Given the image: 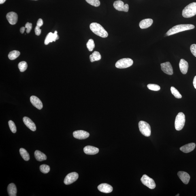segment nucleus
<instances>
[{
  "mask_svg": "<svg viewBox=\"0 0 196 196\" xmlns=\"http://www.w3.org/2000/svg\"><path fill=\"white\" fill-rule=\"evenodd\" d=\"M195 26L191 24H180L174 26L170 29L166 33V35L169 36L180 32L187 31L194 29Z\"/></svg>",
  "mask_w": 196,
  "mask_h": 196,
  "instance_id": "obj_1",
  "label": "nucleus"
},
{
  "mask_svg": "<svg viewBox=\"0 0 196 196\" xmlns=\"http://www.w3.org/2000/svg\"><path fill=\"white\" fill-rule=\"evenodd\" d=\"M90 29L92 32L99 36L105 38L108 37V34L100 24L97 23H92L90 25Z\"/></svg>",
  "mask_w": 196,
  "mask_h": 196,
  "instance_id": "obj_2",
  "label": "nucleus"
},
{
  "mask_svg": "<svg viewBox=\"0 0 196 196\" xmlns=\"http://www.w3.org/2000/svg\"><path fill=\"white\" fill-rule=\"evenodd\" d=\"M182 16L185 18H190L196 15V2L190 4L182 11Z\"/></svg>",
  "mask_w": 196,
  "mask_h": 196,
  "instance_id": "obj_3",
  "label": "nucleus"
},
{
  "mask_svg": "<svg viewBox=\"0 0 196 196\" xmlns=\"http://www.w3.org/2000/svg\"><path fill=\"white\" fill-rule=\"evenodd\" d=\"M186 121L185 116L182 112L177 115L175 121V127L177 131H180L184 128Z\"/></svg>",
  "mask_w": 196,
  "mask_h": 196,
  "instance_id": "obj_4",
  "label": "nucleus"
},
{
  "mask_svg": "<svg viewBox=\"0 0 196 196\" xmlns=\"http://www.w3.org/2000/svg\"><path fill=\"white\" fill-rule=\"evenodd\" d=\"M139 128L141 134L146 137L150 136L151 133L150 126L146 122L141 121L138 124Z\"/></svg>",
  "mask_w": 196,
  "mask_h": 196,
  "instance_id": "obj_5",
  "label": "nucleus"
},
{
  "mask_svg": "<svg viewBox=\"0 0 196 196\" xmlns=\"http://www.w3.org/2000/svg\"><path fill=\"white\" fill-rule=\"evenodd\" d=\"M133 61L130 58H124L116 62V67L118 68L124 69L129 67L133 65Z\"/></svg>",
  "mask_w": 196,
  "mask_h": 196,
  "instance_id": "obj_6",
  "label": "nucleus"
},
{
  "mask_svg": "<svg viewBox=\"0 0 196 196\" xmlns=\"http://www.w3.org/2000/svg\"><path fill=\"white\" fill-rule=\"evenodd\" d=\"M141 180L144 185L147 186L150 189H153L156 187V184L154 180L146 175H143L141 178Z\"/></svg>",
  "mask_w": 196,
  "mask_h": 196,
  "instance_id": "obj_7",
  "label": "nucleus"
},
{
  "mask_svg": "<svg viewBox=\"0 0 196 196\" xmlns=\"http://www.w3.org/2000/svg\"><path fill=\"white\" fill-rule=\"evenodd\" d=\"M78 177L79 174L76 172L69 173L65 177L64 180V183L66 185H69L72 184L78 180Z\"/></svg>",
  "mask_w": 196,
  "mask_h": 196,
  "instance_id": "obj_8",
  "label": "nucleus"
},
{
  "mask_svg": "<svg viewBox=\"0 0 196 196\" xmlns=\"http://www.w3.org/2000/svg\"><path fill=\"white\" fill-rule=\"evenodd\" d=\"M114 8L119 11L128 12L129 11V6L127 4L124 5L123 2L121 1H117L114 4Z\"/></svg>",
  "mask_w": 196,
  "mask_h": 196,
  "instance_id": "obj_9",
  "label": "nucleus"
},
{
  "mask_svg": "<svg viewBox=\"0 0 196 196\" xmlns=\"http://www.w3.org/2000/svg\"><path fill=\"white\" fill-rule=\"evenodd\" d=\"M162 70L166 74L171 75L173 74V70L172 65L169 62L161 64Z\"/></svg>",
  "mask_w": 196,
  "mask_h": 196,
  "instance_id": "obj_10",
  "label": "nucleus"
},
{
  "mask_svg": "<svg viewBox=\"0 0 196 196\" xmlns=\"http://www.w3.org/2000/svg\"><path fill=\"white\" fill-rule=\"evenodd\" d=\"M73 136L76 139H84L88 138L89 137V134L87 131L79 130L73 132Z\"/></svg>",
  "mask_w": 196,
  "mask_h": 196,
  "instance_id": "obj_11",
  "label": "nucleus"
},
{
  "mask_svg": "<svg viewBox=\"0 0 196 196\" xmlns=\"http://www.w3.org/2000/svg\"><path fill=\"white\" fill-rule=\"evenodd\" d=\"M58 32L55 31L54 33H50L47 35L44 41L45 45H48L50 43H52L53 41H55L59 39V35H58Z\"/></svg>",
  "mask_w": 196,
  "mask_h": 196,
  "instance_id": "obj_12",
  "label": "nucleus"
},
{
  "mask_svg": "<svg viewBox=\"0 0 196 196\" xmlns=\"http://www.w3.org/2000/svg\"><path fill=\"white\" fill-rule=\"evenodd\" d=\"M6 18L9 23L11 25H14L18 22V16L16 13L11 12L7 13Z\"/></svg>",
  "mask_w": 196,
  "mask_h": 196,
  "instance_id": "obj_13",
  "label": "nucleus"
},
{
  "mask_svg": "<svg viewBox=\"0 0 196 196\" xmlns=\"http://www.w3.org/2000/svg\"><path fill=\"white\" fill-rule=\"evenodd\" d=\"M97 188L99 191L105 193H111L113 190L112 187L107 184H100Z\"/></svg>",
  "mask_w": 196,
  "mask_h": 196,
  "instance_id": "obj_14",
  "label": "nucleus"
},
{
  "mask_svg": "<svg viewBox=\"0 0 196 196\" xmlns=\"http://www.w3.org/2000/svg\"><path fill=\"white\" fill-rule=\"evenodd\" d=\"M30 101L34 106L39 110L43 108V103L38 97L34 96H32L30 97Z\"/></svg>",
  "mask_w": 196,
  "mask_h": 196,
  "instance_id": "obj_15",
  "label": "nucleus"
},
{
  "mask_svg": "<svg viewBox=\"0 0 196 196\" xmlns=\"http://www.w3.org/2000/svg\"><path fill=\"white\" fill-rule=\"evenodd\" d=\"M99 151L98 148L91 146H86L84 148V152L88 155H95L99 152Z\"/></svg>",
  "mask_w": 196,
  "mask_h": 196,
  "instance_id": "obj_16",
  "label": "nucleus"
},
{
  "mask_svg": "<svg viewBox=\"0 0 196 196\" xmlns=\"http://www.w3.org/2000/svg\"><path fill=\"white\" fill-rule=\"evenodd\" d=\"M178 175L179 178L184 184H187L189 183L190 177L187 173L182 171H179Z\"/></svg>",
  "mask_w": 196,
  "mask_h": 196,
  "instance_id": "obj_17",
  "label": "nucleus"
},
{
  "mask_svg": "<svg viewBox=\"0 0 196 196\" xmlns=\"http://www.w3.org/2000/svg\"><path fill=\"white\" fill-rule=\"evenodd\" d=\"M23 121L25 125L31 131H36L37 128L35 124L30 118L24 117L23 118Z\"/></svg>",
  "mask_w": 196,
  "mask_h": 196,
  "instance_id": "obj_18",
  "label": "nucleus"
},
{
  "mask_svg": "<svg viewBox=\"0 0 196 196\" xmlns=\"http://www.w3.org/2000/svg\"><path fill=\"white\" fill-rule=\"evenodd\" d=\"M179 67L181 72L183 74H186L187 72L188 68V62L184 59L180 60L179 63Z\"/></svg>",
  "mask_w": 196,
  "mask_h": 196,
  "instance_id": "obj_19",
  "label": "nucleus"
},
{
  "mask_svg": "<svg viewBox=\"0 0 196 196\" xmlns=\"http://www.w3.org/2000/svg\"><path fill=\"white\" fill-rule=\"evenodd\" d=\"M195 146V143H190L180 147V150L184 153H188L194 149Z\"/></svg>",
  "mask_w": 196,
  "mask_h": 196,
  "instance_id": "obj_20",
  "label": "nucleus"
},
{
  "mask_svg": "<svg viewBox=\"0 0 196 196\" xmlns=\"http://www.w3.org/2000/svg\"><path fill=\"white\" fill-rule=\"evenodd\" d=\"M153 21L151 19H146L141 20L139 23V26L141 29H147L151 26Z\"/></svg>",
  "mask_w": 196,
  "mask_h": 196,
  "instance_id": "obj_21",
  "label": "nucleus"
},
{
  "mask_svg": "<svg viewBox=\"0 0 196 196\" xmlns=\"http://www.w3.org/2000/svg\"><path fill=\"white\" fill-rule=\"evenodd\" d=\"M7 191L10 196H16L17 188L14 184L11 183L9 184L7 187Z\"/></svg>",
  "mask_w": 196,
  "mask_h": 196,
  "instance_id": "obj_22",
  "label": "nucleus"
},
{
  "mask_svg": "<svg viewBox=\"0 0 196 196\" xmlns=\"http://www.w3.org/2000/svg\"><path fill=\"white\" fill-rule=\"evenodd\" d=\"M34 155L36 159L39 161H42L47 159L46 156L39 150L35 151Z\"/></svg>",
  "mask_w": 196,
  "mask_h": 196,
  "instance_id": "obj_23",
  "label": "nucleus"
},
{
  "mask_svg": "<svg viewBox=\"0 0 196 196\" xmlns=\"http://www.w3.org/2000/svg\"><path fill=\"white\" fill-rule=\"evenodd\" d=\"M89 58L90 61L93 62L101 60V56L99 52L95 51L90 55Z\"/></svg>",
  "mask_w": 196,
  "mask_h": 196,
  "instance_id": "obj_24",
  "label": "nucleus"
},
{
  "mask_svg": "<svg viewBox=\"0 0 196 196\" xmlns=\"http://www.w3.org/2000/svg\"><path fill=\"white\" fill-rule=\"evenodd\" d=\"M19 152L20 155L25 161H29L30 159V156L27 150L21 148L20 149Z\"/></svg>",
  "mask_w": 196,
  "mask_h": 196,
  "instance_id": "obj_25",
  "label": "nucleus"
},
{
  "mask_svg": "<svg viewBox=\"0 0 196 196\" xmlns=\"http://www.w3.org/2000/svg\"><path fill=\"white\" fill-rule=\"evenodd\" d=\"M20 54V52L18 51H13L10 53L8 55L9 59L11 60H14L16 59Z\"/></svg>",
  "mask_w": 196,
  "mask_h": 196,
  "instance_id": "obj_26",
  "label": "nucleus"
},
{
  "mask_svg": "<svg viewBox=\"0 0 196 196\" xmlns=\"http://www.w3.org/2000/svg\"><path fill=\"white\" fill-rule=\"evenodd\" d=\"M170 90L171 93H172L173 95L175 97L178 99L182 98V95H181V94L178 91V90L176 89L174 87V86H171Z\"/></svg>",
  "mask_w": 196,
  "mask_h": 196,
  "instance_id": "obj_27",
  "label": "nucleus"
},
{
  "mask_svg": "<svg viewBox=\"0 0 196 196\" xmlns=\"http://www.w3.org/2000/svg\"><path fill=\"white\" fill-rule=\"evenodd\" d=\"M27 64L26 61H21L18 64V68L21 72L25 71L27 69Z\"/></svg>",
  "mask_w": 196,
  "mask_h": 196,
  "instance_id": "obj_28",
  "label": "nucleus"
},
{
  "mask_svg": "<svg viewBox=\"0 0 196 196\" xmlns=\"http://www.w3.org/2000/svg\"><path fill=\"white\" fill-rule=\"evenodd\" d=\"M86 47L89 51H92L95 48V46L94 40L93 39H90L89 40L87 43H86Z\"/></svg>",
  "mask_w": 196,
  "mask_h": 196,
  "instance_id": "obj_29",
  "label": "nucleus"
},
{
  "mask_svg": "<svg viewBox=\"0 0 196 196\" xmlns=\"http://www.w3.org/2000/svg\"><path fill=\"white\" fill-rule=\"evenodd\" d=\"M50 167L49 166L43 164L41 165L40 167V170L44 174H47L50 171Z\"/></svg>",
  "mask_w": 196,
  "mask_h": 196,
  "instance_id": "obj_30",
  "label": "nucleus"
},
{
  "mask_svg": "<svg viewBox=\"0 0 196 196\" xmlns=\"http://www.w3.org/2000/svg\"><path fill=\"white\" fill-rule=\"evenodd\" d=\"M147 87L149 89L156 91H159L161 89L159 86L155 84H149Z\"/></svg>",
  "mask_w": 196,
  "mask_h": 196,
  "instance_id": "obj_31",
  "label": "nucleus"
},
{
  "mask_svg": "<svg viewBox=\"0 0 196 196\" xmlns=\"http://www.w3.org/2000/svg\"><path fill=\"white\" fill-rule=\"evenodd\" d=\"M89 4L96 7H99L100 5L99 0H86Z\"/></svg>",
  "mask_w": 196,
  "mask_h": 196,
  "instance_id": "obj_32",
  "label": "nucleus"
},
{
  "mask_svg": "<svg viewBox=\"0 0 196 196\" xmlns=\"http://www.w3.org/2000/svg\"><path fill=\"white\" fill-rule=\"evenodd\" d=\"M8 123L9 127H10L11 131H12L13 133H16L17 131L14 122L10 120L9 121Z\"/></svg>",
  "mask_w": 196,
  "mask_h": 196,
  "instance_id": "obj_33",
  "label": "nucleus"
},
{
  "mask_svg": "<svg viewBox=\"0 0 196 196\" xmlns=\"http://www.w3.org/2000/svg\"><path fill=\"white\" fill-rule=\"evenodd\" d=\"M25 27L27 29L26 30V32L27 33H29L32 29V24L29 22L27 23L26 24Z\"/></svg>",
  "mask_w": 196,
  "mask_h": 196,
  "instance_id": "obj_34",
  "label": "nucleus"
},
{
  "mask_svg": "<svg viewBox=\"0 0 196 196\" xmlns=\"http://www.w3.org/2000/svg\"><path fill=\"white\" fill-rule=\"evenodd\" d=\"M190 50L194 56L196 57V44H193L190 46Z\"/></svg>",
  "mask_w": 196,
  "mask_h": 196,
  "instance_id": "obj_35",
  "label": "nucleus"
},
{
  "mask_svg": "<svg viewBox=\"0 0 196 196\" xmlns=\"http://www.w3.org/2000/svg\"><path fill=\"white\" fill-rule=\"evenodd\" d=\"M40 27L38 26H37L35 29V34L37 36H39L40 35L41 33V30L40 29Z\"/></svg>",
  "mask_w": 196,
  "mask_h": 196,
  "instance_id": "obj_36",
  "label": "nucleus"
},
{
  "mask_svg": "<svg viewBox=\"0 0 196 196\" xmlns=\"http://www.w3.org/2000/svg\"><path fill=\"white\" fill-rule=\"evenodd\" d=\"M43 20L41 19H39L37 21V26H39V27H41V26H42L43 25Z\"/></svg>",
  "mask_w": 196,
  "mask_h": 196,
  "instance_id": "obj_37",
  "label": "nucleus"
},
{
  "mask_svg": "<svg viewBox=\"0 0 196 196\" xmlns=\"http://www.w3.org/2000/svg\"><path fill=\"white\" fill-rule=\"evenodd\" d=\"M193 84L194 87L195 89H196V76H195L194 78Z\"/></svg>",
  "mask_w": 196,
  "mask_h": 196,
  "instance_id": "obj_38",
  "label": "nucleus"
},
{
  "mask_svg": "<svg viewBox=\"0 0 196 196\" xmlns=\"http://www.w3.org/2000/svg\"><path fill=\"white\" fill-rule=\"evenodd\" d=\"M26 28L25 27H22L20 28V32L21 33H23L26 29Z\"/></svg>",
  "mask_w": 196,
  "mask_h": 196,
  "instance_id": "obj_39",
  "label": "nucleus"
},
{
  "mask_svg": "<svg viewBox=\"0 0 196 196\" xmlns=\"http://www.w3.org/2000/svg\"><path fill=\"white\" fill-rule=\"evenodd\" d=\"M6 0H0V4H2L4 3Z\"/></svg>",
  "mask_w": 196,
  "mask_h": 196,
  "instance_id": "obj_40",
  "label": "nucleus"
},
{
  "mask_svg": "<svg viewBox=\"0 0 196 196\" xmlns=\"http://www.w3.org/2000/svg\"><path fill=\"white\" fill-rule=\"evenodd\" d=\"M179 195H179V194H177V195H176V196H179Z\"/></svg>",
  "mask_w": 196,
  "mask_h": 196,
  "instance_id": "obj_41",
  "label": "nucleus"
},
{
  "mask_svg": "<svg viewBox=\"0 0 196 196\" xmlns=\"http://www.w3.org/2000/svg\"><path fill=\"white\" fill-rule=\"evenodd\" d=\"M33 1H37V0H33Z\"/></svg>",
  "mask_w": 196,
  "mask_h": 196,
  "instance_id": "obj_42",
  "label": "nucleus"
}]
</instances>
